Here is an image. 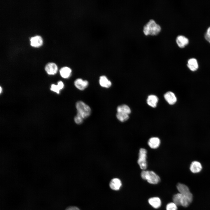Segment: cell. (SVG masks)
<instances>
[{"label":"cell","mask_w":210,"mask_h":210,"mask_svg":"<svg viewBox=\"0 0 210 210\" xmlns=\"http://www.w3.org/2000/svg\"><path fill=\"white\" fill-rule=\"evenodd\" d=\"M161 30L160 26L157 24L153 19L150 20L145 25L143 28V31L146 35H156Z\"/></svg>","instance_id":"obj_1"},{"label":"cell","mask_w":210,"mask_h":210,"mask_svg":"<svg viewBox=\"0 0 210 210\" xmlns=\"http://www.w3.org/2000/svg\"><path fill=\"white\" fill-rule=\"evenodd\" d=\"M141 178L149 184L156 185L160 181V177L152 171L143 170L141 173Z\"/></svg>","instance_id":"obj_2"},{"label":"cell","mask_w":210,"mask_h":210,"mask_svg":"<svg viewBox=\"0 0 210 210\" xmlns=\"http://www.w3.org/2000/svg\"><path fill=\"white\" fill-rule=\"evenodd\" d=\"M77 111V114L83 119L88 117L90 115L91 110L90 107L82 101L77 102L76 104Z\"/></svg>","instance_id":"obj_3"},{"label":"cell","mask_w":210,"mask_h":210,"mask_svg":"<svg viewBox=\"0 0 210 210\" xmlns=\"http://www.w3.org/2000/svg\"><path fill=\"white\" fill-rule=\"evenodd\" d=\"M147 151L145 149L141 148L139 149L137 163L143 170H145L147 167Z\"/></svg>","instance_id":"obj_4"},{"label":"cell","mask_w":210,"mask_h":210,"mask_svg":"<svg viewBox=\"0 0 210 210\" xmlns=\"http://www.w3.org/2000/svg\"><path fill=\"white\" fill-rule=\"evenodd\" d=\"M176 187L179 193L184 196L192 199L193 198V195L190 192L189 188L186 185L178 183L176 185Z\"/></svg>","instance_id":"obj_5"},{"label":"cell","mask_w":210,"mask_h":210,"mask_svg":"<svg viewBox=\"0 0 210 210\" xmlns=\"http://www.w3.org/2000/svg\"><path fill=\"white\" fill-rule=\"evenodd\" d=\"M189 169L191 172L196 174L201 172L202 169V166L200 162L195 160L192 161L191 163Z\"/></svg>","instance_id":"obj_6"},{"label":"cell","mask_w":210,"mask_h":210,"mask_svg":"<svg viewBox=\"0 0 210 210\" xmlns=\"http://www.w3.org/2000/svg\"><path fill=\"white\" fill-rule=\"evenodd\" d=\"M148 203L155 209L160 208L162 205V201L159 197H153L149 198L148 200Z\"/></svg>","instance_id":"obj_7"},{"label":"cell","mask_w":210,"mask_h":210,"mask_svg":"<svg viewBox=\"0 0 210 210\" xmlns=\"http://www.w3.org/2000/svg\"><path fill=\"white\" fill-rule=\"evenodd\" d=\"M74 85L77 88L80 90H83L88 87L89 83L87 80L78 78L75 80Z\"/></svg>","instance_id":"obj_8"},{"label":"cell","mask_w":210,"mask_h":210,"mask_svg":"<svg viewBox=\"0 0 210 210\" xmlns=\"http://www.w3.org/2000/svg\"><path fill=\"white\" fill-rule=\"evenodd\" d=\"M176 42L179 47L183 48L188 44L189 40L188 38L184 36L179 35L176 38Z\"/></svg>","instance_id":"obj_9"},{"label":"cell","mask_w":210,"mask_h":210,"mask_svg":"<svg viewBox=\"0 0 210 210\" xmlns=\"http://www.w3.org/2000/svg\"><path fill=\"white\" fill-rule=\"evenodd\" d=\"M164 97L167 102L170 105L174 104L177 101V98L174 94L172 92L169 91L164 95Z\"/></svg>","instance_id":"obj_10"},{"label":"cell","mask_w":210,"mask_h":210,"mask_svg":"<svg viewBox=\"0 0 210 210\" xmlns=\"http://www.w3.org/2000/svg\"><path fill=\"white\" fill-rule=\"evenodd\" d=\"M122 186V183L120 179L118 178H114L111 180L109 183L110 188L114 190H120Z\"/></svg>","instance_id":"obj_11"},{"label":"cell","mask_w":210,"mask_h":210,"mask_svg":"<svg viewBox=\"0 0 210 210\" xmlns=\"http://www.w3.org/2000/svg\"><path fill=\"white\" fill-rule=\"evenodd\" d=\"M160 144V139L159 138L156 137L150 138L148 142V144L149 146L153 149H155L158 148Z\"/></svg>","instance_id":"obj_12"},{"label":"cell","mask_w":210,"mask_h":210,"mask_svg":"<svg viewBox=\"0 0 210 210\" xmlns=\"http://www.w3.org/2000/svg\"><path fill=\"white\" fill-rule=\"evenodd\" d=\"M187 66L189 69L192 71H196L199 67L197 61L194 58H190L188 60Z\"/></svg>","instance_id":"obj_13"},{"label":"cell","mask_w":210,"mask_h":210,"mask_svg":"<svg viewBox=\"0 0 210 210\" xmlns=\"http://www.w3.org/2000/svg\"><path fill=\"white\" fill-rule=\"evenodd\" d=\"M45 69L47 73L50 75H54L57 71V65L53 63H49L45 67Z\"/></svg>","instance_id":"obj_14"},{"label":"cell","mask_w":210,"mask_h":210,"mask_svg":"<svg viewBox=\"0 0 210 210\" xmlns=\"http://www.w3.org/2000/svg\"><path fill=\"white\" fill-rule=\"evenodd\" d=\"M99 83L100 85L104 88H109L112 85L111 81L105 76H100L99 79Z\"/></svg>","instance_id":"obj_15"},{"label":"cell","mask_w":210,"mask_h":210,"mask_svg":"<svg viewBox=\"0 0 210 210\" xmlns=\"http://www.w3.org/2000/svg\"><path fill=\"white\" fill-rule=\"evenodd\" d=\"M30 41L31 45L34 47H38L41 46L43 42L41 37L38 35L32 37L30 39Z\"/></svg>","instance_id":"obj_16"},{"label":"cell","mask_w":210,"mask_h":210,"mask_svg":"<svg viewBox=\"0 0 210 210\" xmlns=\"http://www.w3.org/2000/svg\"><path fill=\"white\" fill-rule=\"evenodd\" d=\"M158 101V98L156 95H150L148 96L147 99V104L150 106L155 107Z\"/></svg>","instance_id":"obj_17"},{"label":"cell","mask_w":210,"mask_h":210,"mask_svg":"<svg viewBox=\"0 0 210 210\" xmlns=\"http://www.w3.org/2000/svg\"><path fill=\"white\" fill-rule=\"evenodd\" d=\"M60 73L62 78H67L69 77L71 75L72 70L68 67H63L60 70Z\"/></svg>","instance_id":"obj_18"},{"label":"cell","mask_w":210,"mask_h":210,"mask_svg":"<svg viewBox=\"0 0 210 210\" xmlns=\"http://www.w3.org/2000/svg\"><path fill=\"white\" fill-rule=\"evenodd\" d=\"M117 113H122L129 115L131 112L130 108L125 104H122L118 106L117 108Z\"/></svg>","instance_id":"obj_19"},{"label":"cell","mask_w":210,"mask_h":210,"mask_svg":"<svg viewBox=\"0 0 210 210\" xmlns=\"http://www.w3.org/2000/svg\"><path fill=\"white\" fill-rule=\"evenodd\" d=\"M182 195L179 193L174 194L172 197L173 202L177 206H181Z\"/></svg>","instance_id":"obj_20"},{"label":"cell","mask_w":210,"mask_h":210,"mask_svg":"<svg viewBox=\"0 0 210 210\" xmlns=\"http://www.w3.org/2000/svg\"><path fill=\"white\" fill-rule=\"evenodd\" d=\"M64 84L62 81L58 82L57 85L52 84L51 86L50 90H51L59 94L60 90L62 89L64 87Z\"/></svg>","instance_id":"obj_21"},{"label":"cell","mask_w":210,"mask_h":210,"mask_svg":"<svg viewBox=\"0 0 210 210\" xmlns=\"http://www.w3.org/2000/svg\"><path fill=\"white\" fill-rule=\"evenodd\" d=\"M116 116L117 119L121 122L126 121L129 118L128 114L120 113H117Z\"/></svg>","instance_id":"obj_22"},{"label":"cell","mask_w":210,"mask_h":210,"mask_svg":"<svg viewBox=\"0 0 210 210\" xmlns=\"http://www.w3.org/2000/svg\"><path fill=\"white\" fill-rule=\"evenodd\" d=\"M177 206L173 202L168 203L166 205V210H178Z\"/></svg>","instance_id":"obj_23"},{"label":"cell","mask_w":210,"mask_h":210,"mask_svg":"<svg viewBox=\"0 0 210 210\" xmlns=\"http://www.w3.org/2000/svg\"><path fill=\"white\" fill-rule=\"evenodd\" d=\"M83 119L80 116L77 114L75 116L74 120L75 123L78 125L81 124L83 122Z\"/></svg>","instance_id":"obj_24"},{"label":"cell","mask_w":210,"mask_h":210,"mask_svg":"<svg viewBox=\"0 0 210 210\" xmlns=\"http://www.w3.org/2000/svg\"><path fill=\"white\" fill-rule=\"evenodd\" d=\"M206 40L210 43V27L207 29L204 35Z\"/></svg>","instance_id":"obj_25"},{"label":"cell","mask_w":210,"mask_h":210,"mask_svg":"<svg viewBox=\"0 0 210 210\" xmlns=\"http://www.w3.org/2000/svg\"><path fill=\"white\" fill-rule=\"evenodd\" d=\"M65 210H80L79 208L75 206H70L67 208Z\"/></svg>","instance_id":"obj_26"},{"label":"cell","mask_w":210,"mask_h":210,"mask_svg":"<svg viewBox=\"0 0 210 210\" xmlns=\"http://www.w3.org/2000/svg\"><path fill=\"white\" fill-rule=\"evenodd\" d=\"M1 90H2L1 88V87H0V93H1Z\"/></svg>","instance_id":"obj_27"}]
</instances>
